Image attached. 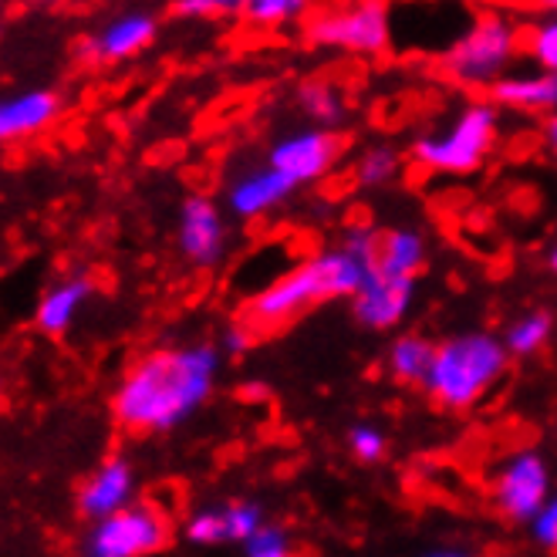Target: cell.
Returning a JSON list of instances; mask_svg holds the SVG:
<instances>
[{
  "instance_id": "1",
  "label": "cell",
  "mask_w": 557,
  "mask_h": 557,
  "mask_svg": "<svg viewBox=\"0 0 557 557\" xmlns=\"http://www.w3.org/2000/svg\"><path fill=\"white\" fill-rule=\"evenodd\" d=\"M220 369L223 351L210 342L156 348L122 375L112 412L128 433H170L210 403Z\"/></svg>"
},
{
  "instance_id": "2",
  "label": "cell",
  "mask_w": 557,
  "mask_h": 557,
  "mask_svg": "<svg viewBox=\"0 0 557 557\" xmlns=\"http://www.w3.org/2000/svg\"><path fill=\"white\" fill-rule=\"evenodd\" d=\"M375 264L379 234L372 226H348L338 244L305 257L301 264L281 271L274 281L257 287L244 308V324L253 335L277 332V327H287L324 301H351L372 277Z\"/></svg>"
},
{
  "instance_id": "3",
  "label": "cell",
  "mask_w": 557,
  "mask_h": 557,
  "mask_svg": "<svg viewBox=\"0 0 557 557\" xmlns=\"http://www.w3.org/2000/svg\"><path fill=\"white\" fill-rule=\"evenodd\" d=\"M510 372V351L494 332H460L436 345L422 392L440 409L467 412L480 406Z\"/></svg>"
},
{
  "instance_id": "4",
  "label": "cell",
  "mask_w": 557,
  "mask_h": 557,
  "mask_svg": "<svg viewBox=\"0 0 557 557\" xmlns=\"http://www.w3.org/2000/svg\"><path fill=\"white\" fill-rule=\"evenodd\" d=\"M500 136V112L494 102L476 98L456 109L443 125L416 136L409 156L419 170L433 176H470L483 170Z\"/></svg>"
},
{
  "instance_id": "5",
  "label": "cell",
  "mask_w": 557,
  "mask_h": 557,
  "mask_svg": "<svg viewBox=\"0 0 557 557\" xmlns=\"http://www.w3.org/2000/svg\"><path fill=\"white\" fill-rule=\"evenodd\" d=\"M520 48L523 35L517 21L500 11H483L449 41L443 54V72L453 85L467 91H494L497 82L510 75Z\"/></svg>"
},
{
  "instance_id": "6",
  "label": "cell",
  "mask_w": 557,
  "mask_h": 557,
  "mask_svg": "<svg viewBox=\"0 0 557 557\" xmlns=\"http://www.w3.org/2000/svg\"><path fill=\"white\" fill-rule=\"evenodd\" d=\"M392 11L379 0L366 4L311 8L305 17V41L324 51H345L358 58H375L392 48Z\"/></svg>"
},
{
  "instance_id": "7",
  "label": "cell",
  "mask_w": 557,
  "mask_h": 557,
  "mask_svg": "<svg viewBox=\"0 0 557 557\" xmlns=\"http://www.w3.org/2000/svg\"><path fill=\"white\" fill-rule=\"evenodd\" d=\"M173 541V520L159 504L136 500L125 510L91 523L82 537V557H152Z\"/></svg>"
},
{
  "instance_id": "8",
  "label": "cell",
  "mask_w": 557,
  "mask_h": 557,
  "mask_svg": "<svg viewBox=\"0 0 557 557\" xmlns=\"http://www.w3.org/2000/svg\"><path fill=\"white\" fill-rule=\"evenodd\" d=\"M490 497H494L497 513H504L510 523H531L554 497V470L547 456L534 446L507 453L490 476Z\"/></svg>"
},
{
  "instance_id": "9",
  "label": "cell",
  "mask_w": 557,
  "mask_h": 557,
  "mask_svg": "<svg viewBox=\"0 0 557 557\" xmlns=\"http://www.w3.org/2000/svg\"><path fill=\"white\" fill-rule=\"evenodd\" d=\"M338 159H342V139L335 133H327V128H314V125L284 133L268 149V166L277 170L294 189L321 183L335 170Z\"/></svg>"
},
{
  "instance_id": "10",
  "label": "cell",
  "mask_w": 557,
  "mask_h": 557,
  "mask_svg": "<svg viewBox=\"0 0 557 557\" xmlns=\"http://www.w3.org/2000/svg\"><path fill=\"white\" fill-rule=\"evenodd\" d=\"M176 244L193 268H216L226 257L231 231H226V213L213 196H186L176 220Z\"/></svg>"
},
{
  "instance_id": "11",
  "label": "cell",
  "mask_w": 557,
  "mask_h": 557,
  "mask_svg": "<svg viewBox=\"0 0 557 557\" xmlns=\"http://www.w3.org/2000/svg\"><path fill=\"white\" fill-rule=\"evenodd\" d=\"M294 196V186L271 170L268 162H250V166H240L223 186V207L237 220H260L274 213L277 207H284Z\"/></svg>"
},
{
  "instance_id": "12",
  "label": "cell",
  "mask_w": 557,
  "mask_h": 557,
  "mask_svg": "<svg viewBox=\"0 0 557 557\" xmlns=\"http://www.w3.org/2000/svg\"><path fill=\"white\" fill-rule=\"evenodd\" d=\"M412 305H416V281L372 271L366 287L351 298V314L369 332H392V327H399L409 318Z\"/></svg>"
},
{
  "instance_id": "13",
  "label": "cell",
  "mask_w": 557,
  "mask_h": 557,
  "mask_svg": "<svg viewBox=\"0 0 557 557\" xmlns=\"http://www.w3.org/2000/svg\"><path fill=\"white\" fill-rule=\"evenodd\" d=\"M159 35V21L149 11H125L115 14L95 30L91 38H85L82 54L95 64H112V61H128L143 54Z\"/></svg>"
},
{
  "instance_id": "14",
  "label": "cell",
  "mask_w": 557,
  "mask_h": 557,
  "mask_svg": "<svg viewBox=\"0 0 557 557\" xmlns=\"http://www.w3.org/2000/svg\"><path fill=\"white\" fill-rule=\"evenodd\" d=\"M136 497V467L125 456H109L78 490V513L91 523L125 510Z\"/></svg>"
},
{
  "instance_id": "15",
  "label": "cell",
  "mask_w": 557,
  "mask_h": 557,
  "mask_svg": "<svg viewBox=\"0 0 557 557\" xmlns=\"http://www.w3.org/2000/svg\"><path fill=\"white\" fill-rule=\"evenodd\" d=\"M61 115V95L51 88H30L0 98V143H21L45 133Z\"/></svg>"
},
{
  "instance_id": "16",
  "label": "cell",
  "mask_w": 557,
  "mask_h": 557,
  "mask_svg": "<svg viewBox=\"0 0 557 557\" xmlns=\"http://www.w3.org/2000/svg\"><path fill=\"white\" fill-rule=\"evenodd\" d=\"M490 95H494V106L513 112L557 115V75L550 72H510Z\"/></svg>"
},
{
  "instance_id": "17",
  "label": "cell",
  "mask_w": 557,
  "mask_h": 557,
  "mask_svg": "<svg viewBox=\"0 0 557 557\" xmlns=\"http://www.w3.org/2000/svg\"><path fill=\"white\" fill-rule=\"evenodd\" d=\"M95 284L88 277H64L54 287L45 290V298L38 301L35 311V324L45 335H64L75 324V318L82 314V308L88 305Z\"/></svg>"
},
{
  "instance_id": "18",
  "label": "cell",
  "mask_w": 557,
  "mask_h": 557,
  "mask_svg": "<svg viewBox=\"0 0 557 557\" xmlns=\"http://www.w3.org/2000/svg\"><path fill=\"white\" fill-rule=\"evenodd\" d=\"M430 260V244H425V234L416 231V226H392L379 237V264L375 271L388 274V277H406L416 281L419 271Z\"/></svg>"
},
{
  "instance_id": "19",
  "label": "cell",
  "mask_w": 557,
  "mask_h": 557,
  "mask_svg": "<svg viewBox=\"0 0 557 557\" xmlns=\"http://www.w3.org/2000/svg\"><path fill=\"white\" fill-rule=\"evenodd\" d=\"M294 106H298V112L314 128L335 133V125H342L348 115V95L342 85L327 82V78H305L298 85V91H294Z\"/></svg>"
},
{
  "instance_id": "20",
  "label": "cell",
  "mask_w": 557,
  "mask_h": 557,
  "mask_svg": "<svg viewBox=\"0 0 557 557\" xmlns=\"http://www.w3.org/2000/svg\"><path fill=\"white\" fill-rule=\"evenodd\" d=\"M436 358V342L422 338V335H396V342L385 351V369L388 375L403 382V385H425Z\"/></svg>"
},
{
  "instance_id": "21",
  "label": "cell",
  "mask_w": 557,
  "mask_h": 557,
  "mask_svg": "<svg viewBox=\"0 0 557 557\" xmlns=\"http://www.w3.org/2000/svg\"><path fill=\"white\" fill-rule=\"evenodd\" d=\"M403 173V152L388 143H372L355 162V183L362 189H385Z\"/></svg>"
},
{
  "instance_id": "22",
  "label": "cell",
  "mask_w": 557,
  "mask_h": 557,
  "mask_svg": "<svg viewBox=\"0 0 557 557\" xmlns=\"http://www.w3.org/2000/svg\"><path fill=\"white\" fill-rule=\"evenodd\" d=\"M550 335H554V318L547 311H528L513 318L500 338L510 358H528V355H537L550 342Z\"/></svg>"
},
{
  "instance_id": "23",
  "label": "cell",
  "mask_w": 557,
  "mask_h": 557,
  "mask_svg": "<svg viewBox=\"0 0 557 557\" xmlns=\"http://www.w3.org/2000/svg\"><path fill=\"white\" fill-rule=\"evenodd\" d=\"M183 537L196 547H220V544H237L234 541V520L231 507H200L193 510L183 523Z\"/></svg>"
},
{
  "instance_id": "24",
  "label": "cell",
  "mask_w": 557,
  "mask_h": 557,
  "mask_svg": "<svg viewBox=\"0 0 557 557\" xmlns=\"http://www.w3.org/2000/svg\"><path fill=\"white\" fill-rule=\"evenodd\" d=\"M311 14V4L305 0H244L240 17L250 27H284L294 21H305Z\"/></svg>"
},
{
  "instance_id": "25",
  "label": "cell",
  "mask_w": 557,
  "mask_h": 557,
  "mask_svg": "<svg viewBox=\"0 0 557 557\" xmlns=\"http://www.w3.org/2000/svg\"><path fill=\"white\" fill-rule=\"evenodd\" d=\"M523 51L541 72L557 75V11L541 17L528 35H523Z\"/></svg>"
},
{
  "instance_id": "26",
  "label": "cell",
  "mask_w": 557,
  "mask_h": 557,
  "mask_svg": "<svg viewBox=\"0 0 557 557\" xmlns=\"http://www.w3.org/2000/svg\"><path fill=\"white\" fill-rule=\"evenodd\" d=\"M244 557H305V554L294 544L287 528H281V523H264V528L244 544Z\"/></svg>"
},
{
  "instance_id": "27",
  "label": "cell",
  "mask_w": 557,
  "mask_h": 557,
  "mask_svg": "<svg viewBox=\"0 0 557 557\" xmlns=\"http://www.w3.org/2000/svg\"><path fill=\"white\" fill-rule=\"evenodd\" d=\"M345 443H348V453L358 463H379L388 453V436L379 430L375 422H355L345 436Z\"/></svg>"
},
{
  "instance_id": "28",
  "label": "cell",
  "mask_w": 557,
  "mask_h": 557,
  "mask_svg": "<svg viewBox=\"0 0 557 557\" xmlns=\"http://www.w3.org/2000/svg\"><path fill=\"white\" fill-rule=\"evenodd\" d=\"M240 8H244L240 0H176L173 14L213 21V17H226V14H240Z\"/></svg>"
},
{
  "instance_id": "29",
  "label": "cell",
  "mask_w": 557,
  "mask_h": 557,
  "mask_svg": "<svg viewBox=\"0 0 557 557\" xmlns=\"http://www.w3.org/2000/svg\"><path fill=\"white\" fill-rule=\"evenodd\" d=\"M531 528V541L541 550H557V494L537 510V517L528 523Z\"/></svg>"
},
{
  "instance_id": "30",
  "label": "cell",
  "mask_w": 557,
  "mask_h": 557,
  "mask_svg": "<svg viewBox=\"0 0 557 557\" xmlns=\"http://www.w3.org/2000/svg\"><path fill=\"white\" fill-rule=\"evenodd\" d=\"M250 342H253V332H250V327L240 321V324L226 327V332H223L220 351H223V355H244V351L250 348Z\"/></svg>"
},
{
  "instance_id": "31",
  "label": "cell",
  "mask_w": 557,
  "mask_h": 557,
  "mask_svg": "<svg viewBox=\"0 0 557 557\" xmlns=\"http://www.w3.org/2000/svg\"><path fill=\"white\" fill-rule=\"evenodd\" d=\"M541 139H544V149L557 159V115H547V119H544Z\"/></svg>"
},
{
  "instance_id": "32",
  "label": "cell",
  "mask_w": 557,
  "mask_h": 557,
  "mask_svg": "<svg viewBox=\"0 0 557 557\" xmlns=\"http://www.w3.org/2000/svg\"><path fill=\"white\" fill-rule=\"evenodd\" d=\"M422 557H473V554H470V550H463V547H436V550L422 554Z\"/></svg>"
},
{
  "instance_id": "33",
  "label": "cell",
  "mask_w": 557,
  "mask_h": 557,
  "mask_svg": "<svg viewBox=\"0 0 557 557\" xmlns=\"http://www.w3.org/2000/svg\"><path fill=\"white\" fill-rule=\"evenodd\" d=\"M547 268H550V274H557V244H554L550 253H547Z\"/></svg>"
}]
</instances>
